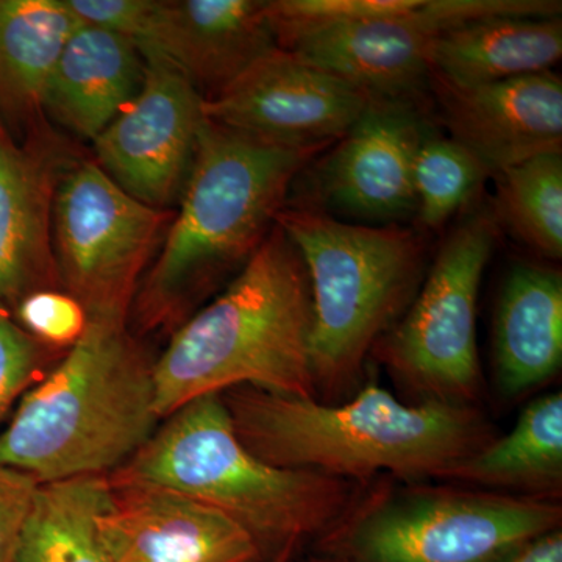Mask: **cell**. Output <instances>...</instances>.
Wrapping results in <instances>:
<instances>
[{
  "label": "cell",
  "instance_id": "30",
  "mask_svg": "<svg viewBox=\"0 0 562 562\" xmlns=\"http://www.w3.org/2000/svg\"><path fill=\"white\" fill-rule=\"evenodd\" d=\"M301 562H350L347 560H341V558L328 557V554H322L314 552L310 554L308 558L302 560Z\"/></svg>",
  "mask_w": 562,
  "mask_h": 562
},
{
  "label": "cell",
  "instance_id": "12",
  "mask_svg": "<svg viewBox=\"0 0 562 562\" xmlns=\"http://www.w3.org/2000/svg\"><path fill=\"white\" fill-rule=\"evenodd\" d=\"M424 106L371 99L357 122L312 168L306 209L392 225L417 211L413 166L430 133Z\"/></svg>",
  "mask_w": 562,
  "mask_h": 562
},
{
  "label": "cell",
  "instance_id": "20",
  "mask_svg": "<svg viewBox=\"0 0 562 562\" xmlns=\"http://www.w3.org/2000/svg\"><path fill=\"white\" fill-rule=\"evenodd\" d=\"M561 55V16H498L441 33L428 66L452 83L482 85L546 72Z\"/></svg>",
  "mask_w": 562,
  "mask_h": 562
},
{
  "label": "cell",
  "instance_id": "5",
  "mask_svg": "<svg viewBox=\"0 0 562 562\" xmlns=\"http://www.w3.org/2000/svg\"><path fill=\"white\" fill-rule=\"evenodd\" d=\"M109 479L113 486L161 487L217 509L249 532L266 560L316 542L355 497L346 480L255 457L222 394L195 398L166 417Z\"/></svg>",
  "mask_w": 562,
  "mask_h": 562
},
{
  "label": "cell",
  "instance_id": "19",
  "mask_svg": "<svg viewBox=\"0 0 562 562\" xmlns=\"http://www.w3.org/2000/svg\"><path fill=\"white\" fill-rule=\"evenodd\" d=\"M562 364V273L520 262L503 284L494 325L495 384L503 397L527 394Z\"/></svg>",
  "mask_w": 562,
  "mask_h": 562
},
{
  "label": "cell",
  "instance_id": "26",
  "mask_svg": "<svg viewBox=\"0 0 562 562\" xmlns=\"http://www.w3.org/2000/svg\"><path fill=\"white\" fill-rule=\"evenodd\" d=\"M18 303L21 327L44 346L69 349L87 330V310L68 292L40 290Z\"/></svg>",
  "mask_w": 562,
  "mask_h": 562
},
{
  "label": "cell",
  "instance_id": "3",
  "mask_svg": "<svg viewBox=\"0 0 562 562\" xmlns=\"http://www.w3.org/2000/svg\"><path fill=\"white\" fill-rule=\"evenodd\" d=\"M322 150L205 116L179 213L139 290V321L147 327L168 324L199 292L241 271L276 227L292 183Z\"/></svg>",
  "mask_w": 562,
  "mask_h": 562
},
{
  "label": "cell",
  "instance_id": "17",
  "mask_svg": "<svg viewBox=\"0 0 562 562\" xmlns=\"http://www.w3.org/2000/svg\"><path fill=\"white\" fill-rule=\"evenodd\" d=\"M65 162L43 143H18L0 120V303L54 290V201Z\"/></svg>",
  "mask_w": 562,
  "mask_h": 562
},
{
  "label": "cell",
  "instance_id": "18",
  "mask_svg": "<svg viewBox=\"0 0 562 562\" xmlns=\"http://www.w3.org/2000/svg\"><path fill=\"white\" fill-rule=\"evenodd\" d=\"M144 68L143 52L132 40L79 21L52 72L43 113L94 140L136 98Z\"/></svg>",
  "mask_w": 562,
  "mask_h": 562
},
{
  "label": "cell",
  "instance_id": "14",
  "mask_svg": "<svg viewBox=\"0 0 562 562\" xmlns=\"http://www.w3.org/2000/svg\"><path fill=\"white\" fill-rule=\"evenodd\" d=\"M430 91L449 138L471 150L491 177L562 149V81L553 70L482 85L430 72Z\"/></svg>",
  "mask_w": 562,
  "mask_h": 562
},
{
  "label": "cell",
  "instance_id": "1",
  "mask_svg": "<svg viewBox=\"0 0 562 562\" xmlns=\"http://www.w3.org/2000/svg\"><path fill=\"white\" fill-rule=\"evenodd\" d=\"M222 398L255 457L346 482L366 484L384 472L402 482L443 480L497 436L473 405H409L373 383L344 403L250 386L222 392Z\"/></svg>",
  "mask_w": 562,
  "mask_h": 562
},
{
  "label": "cell",
  "instance_id": "27",
  "mask_svg": "<svg viewBox=\"0 0 562 562\" xmlns=\"http://www.w3.org/2000/svg\"><path fill=\"white\" fill-rule=\"evenodd\" d=\"M46 361V347L0 306V422L9 414Z\"/></svg>",
  "mask_w": 562,
  "mask_h": 562
},
{
  "label": "cell",
  "instance_id": "28",
  "mask_svg": "<svg viewBox=\"0 0 562 562\" xmlns=\"http://www.w3.org/2000/svg\"><path fill=\"white\" fill-rule=\"evenodd\" d=\"M38 486L29 473L0 464V562L13 561Z\"/></svg>",
  "mask_w": 562,
  "mask_h": 562
},
{
  "label": "cell",
  "instance_id": "22",
  "mask_svg": "<svg viewBox=\"0 0 562 562\" xmlns=\"http://www.w3.org/2000/svg\"><path fill=\"white\" fill-rule=\"evenodd\" d=\"M79 24L66 0H0V120L43 113L52 72Z\"/></svg>",
  "mask_w": 562,
  "mask_h": 562
},
{
  "label": "cell",
  "instance_id": "2",
  "mask_svg": "<svg viewBox=\"0 0 562 562\" xmlns=\"http://www.w3.org/2000/svg\"><path fill=\"white\" fill-rule=\"evenodd\" d=\"M312 328L305 262L276 224L224 292L184 322L151 364L158 417L239 386L316 398Z\"/></svg>",
  "mask_w": 562,
  "mask_h": 562
},
{
  "label": "cell",
  "instance_id": "13",
  "mask_svg": "<svg viewBox=\"0 0 562 562\" xmlns=\"http://www.w3.org/2000/svg\"><path fill=\"white\" fill-rule=\"evenodd\" d=\"M371 98L277 47L214 98L210 121L291 146L327 149L342 138Z\"/></svg>",
  "mask_w": 562,
  "mask_h": 562
},
{
  "label": "cell",
  "instance_id": "7",
  "mask_svg": "<svg viewBox=\"0 0 562 562\" xmlns=\"http://www.w3.org/2000/svg\"><path fill=\"white\" fill-rule=\"evenodd\" d=\"M402 482V480H401ZM560 503L424 482L351 498L314 552L350 562H502L561 528Z\"/></svg>",
  "mask_w": 562,
  "mask_h": 562
},
{
  "label": "cell",
  "instance_id": "29",
  "mask_svg": "<svg viewBox=\"0 0 562 562\" xmlns=\"http://www.w3.org/2000/svg\"><path fill=\"white\" fill-rule=\"evenodd\" d=\"M502 562H562L561 528L528 542L527 546Z\"/></svg>",
  "mask_w": 562,
  "mask_h": 562
},
{
  "label": "cell",
  "instance_id": "25",
  "mask_svg": "<svg viewBox=\"0 0 562 562\" xmlns=\"http://www.w3.org/2000/svg\"><path fill=\"white\" fill-rule=\"evenodd\" d=\"M491 172L471 150L452 138L428 133L413 166L417 216L428 228H439L465 205Z\"/></svg>",
  "mask_w": 562,
  "mask_h": 562
},
{
  "label": "cell",
  "instance_id": "15",
  "mask_svg": "<svg viewBox=\"0 0 562 562\" xmlns=\"http://www.w3.org/2000/svg\"><path fill=\"white\" fill-rule=\"evenodd\" d=\"M110 562H266L231 517L151 486H113L99 519Z\"/></svg>",
  "mask_w": 562,
  "mask_h": 562
},
{
  "label": "cell",
  "instance_id": "23",
  "mask_svg": "<svg viewBox=\"0 0 562 562\" xmlns=\"http://www.w3.org/2000/svg\"><path fill=\"white\" fill-rule=\"evenodd\" d=\"M110 498L109 475L40 483L11 562H110L99 528Z\"/></svg>",
  "mask_w": 562,
  "mask_h": 562
},
{
  "label": "cell",
  "instance_id": "4",
  "mask_svg": "<svg viewBox=\"0 0 562 562\" xmlns=\"http://www.w3.org/2000/svg\"><path fill=\"white\" fill-rule=\"evenodd\" d=\"M151 364L127 317L88 316L79 341L22 395L0 432V464L38 483L116 472L161 420Z\"/></svg>",
  "mask_w": 562,
  "mask_h": 562
},
{
  "label": "cell",
  "instance_id": "31",
  "mask_svg": "<svg viewBox=\"0 0 562 562\" xmlns=\"http://www.w3.org/2000/svg\"><path fill=\"white\" fill-rule=\"evenodd\" d=\"M294 553L295 552H290V550H288V552H281L279 554H276V557L269 558V560L266 562H291L292 557H294Z\"/></svg>",
  "mask_w": 562,
  "mask_h": 562
},
{
  "label": "cell",
  "instance_id": "16",
  "mask_svg": "<svg viewBox=\"0 0 562 562\" xmlns=\"http://www.w3.org/2000/svg\"><path fill=\"white\" fill-rule=\"evenodd\" d=\"M138 47L168 58L211 99L279 44L268 0H151Z\"/></svg>",
  "mask_w": 562,
  "mask_h": 562
},
{
  "label": "cell",
  "instance_id": "8",
  "mask_svg": "<svg viewBox=\"0 0 562 562\" xmlns=\"http://www.w3.org/2000/svg\"><path fill=\"white\" fill-rule=\"evenodd\" d=\"M497 235L491 210L462 221L447 236L409 308L372 351L420 402L472 405L479 397L476 303Z\"/></svg>",
  "mask_w": 562,
  "mask_h": 562
},
{
  "label": "cell",
  "instance_id": "24",
  "mask_svg": "<svg viewBox=\"0 0 562 562\" xmlns=\"http://www.w3.org/2000/svg\"><path fill=\"white\" fill-rule=\"evenodd\" d=\"M495 220L531 249L562 257V154H542L498 176Z\"/></svg>",
  "mask_w": 562,
  "mask_h": 562
},
{
  "label": "cell",
  "instance_id": "11",
  "mask_svg": "<svg viewBox=\"0 0 562 562\" xmlns=\"http://www.w3.org/2000/svg\"><path fill=\"white\" fill-rule=\"evenodd\" d=\"M140 52L146 63L143 87L92 140L94 161L132 198L168 210L190 177L205 99L168 58Z\"/></svg>",
  "mask_w": 562,
  "mask_h": 562
},
{
  "label": "cell",
  "instance_id": "6",
  "mask_svg": "<svg viewBox=\"0 0 562 562\" xmlns=\"http://www.w3.org/2000/svg\"><path fill=\"white\" fill-rule=\"evenodd\" d=\"M277 224L308 272L316 398L336 403L360 383L369 355L419 292L424 241L394 224H355L306 206H284Z\"/></svg>",
  "mask_w": 562,
  "mask_h": 562
},
{
  "label": "cell",
  "instance_id": "10",
  "mask_svg": "<svg viewBox=\"0 0 562 562\" xmlns=\"http://www.w3.org/2000/svg\"><path fill=\"white\" fill-rule=\"evenodd\" d=\"M473 0H420L414 10L331 24H272L280 49L371 99L424 106L432 41L475 21Z\"/></svg>",
  "mask_w": 562,
  "mask_h": 562
},
{
  "label": "cell",
  "instance_id": "9",
  "mask_svg": "<svg viewBox=\"0 0 562 562\" xmlns=\"http://www.w3.org/2000/svg\"><path fill=\"white\" fill-rule=\"evenodd\" d=\"M171 220V211L132 198L94 160L65 166L52 220L55 261L88 316L127 317L140 273Z\"/></svg>",
  "mask_w": 562,
  "mask_h": 562
},
{
  "label": "cell",
  "instance_id": "21",
  "mask_svg": "<svg viewBox=\"0 0 562 562\" xmlns=\"http://www.w3.org/2000/svg\"><path fill=\"white\" fill-rule=\"evenodd\" d=\"M443 480L553 501L562 490L561 392L536 398L508 435L495 436L482 450L454 465Z\"/></svg>",
  "mask_w": 562,
  "mask_h": 562
}]
</instances>
